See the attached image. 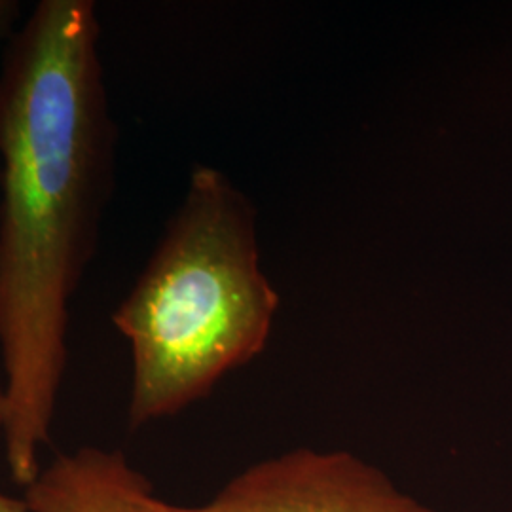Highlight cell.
Returning <instances> with one entry per match:
<instances>
[{
	"mask_svg": "<svg viewBox=\"0 0 512 512\" xmlns=\"http://www.w3.org/2000/svg\"><path fill=\"white\" fill-rule=\"evenodd\" d=\"M275 308L258 268L251 203L217 169L198 165L183 207L112 313L133 357L131 427L181 412L249 363Z\"/></svg>",
	"mask_w": 512,
	"mask_h": 512,
	"instance_id": "obj_2",
	"label": "cell"
},
{
	"mask_svg": "<svg viewBox=\"0 0 512 512\" xmlns=\"http://www.w3.org/2000/svg\"><path fill=\"white\" fill-rule=\"evenodd\" d=\"M19 19V4L12 0H0V44L12 37Z\"/></svg>",
	"mask_w": 512,
	"mask_h": 512,
	"instance_id": "obj_5",
	"label": "cell"
},
{
	"mask_svg": "<svg viewBox=\"0 0 512 512\" xmlns=\"http://www.w3.org/2000/svg\"><path fill=\"white\" fill-rule=\"evenodd\" d=\"M4 425H6V397H4V389H0V435H4Z\"/></svg>",
	"mask_w": 512,
	"mask_h": 512,
	"instance_id": "obj_7",
	"label": "cell"
},
{
	"mask_svg": "<svg viewBox=\"0 0 512 512\" xmlns=\"http://www.w3.org/2000/svg\"><path fill=\"white\" fill-rule=\"evenodd\" d=\"M92 0H40L0 59V349L6 458L40 475L67 365L69 302L109 202L116 126Z\"/></svg>",
	"mask_w": 512,
	"mask_h": 512,
	"instance_id": "obj_1",
	"label": "cell"
},
{
	"mask_svg": "<svg viewBox=\"0 0 512 512\" xmlns=\"http://www.w3.org/2000/svg\"><path fill=\"white\" fill-rule=\"evenodd\" d=\"M0 512H29L23 499H14L0 492Z\"/></svg>",
	"mask_w": 512,
	"mask_h": 512,
	"instance_id": "obj_6",
	"label": "cell"
},
{
	"mask_svg": "<svg viewBox=\"0 0 512 512\" xmlns=\"http://www.w3.org/2000/svg\"><path fill=\"white\" fill-rule=\"evenodd\" d=\"M143 512H435L349 452L296 450L249 467L200 507L152 494Z\"/></svg>",
	"mask_w": 512,
	"mask_h": 512,
	"instance_id": "obj_3",
	"label": "cell"
},
{
	"mask_svg": "<svg viewBox=\"0 0 512 512\" xmlns=\"http://www.w3.org/2000/svg\"><path fill=\"white\" fill-rule=\"evenodd\" d=\"M150 488L124 454L82 448L40 471L23 501L29 512H143Z\"/></svg>",
	"mask_w": 512,
	"mask_h": 512,
	"instance_id": "obj_4",
	"label": "cell"
}]
</instances>
